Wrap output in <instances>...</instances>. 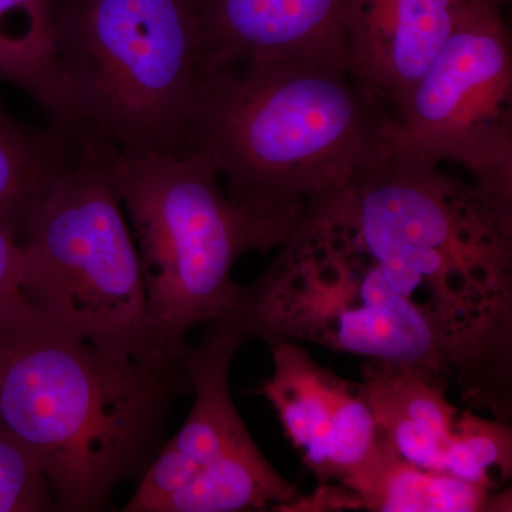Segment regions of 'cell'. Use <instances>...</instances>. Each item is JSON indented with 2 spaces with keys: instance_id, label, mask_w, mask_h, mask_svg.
Wrapping results in <instances>:
<instances>
[{
  "instance_id": "obj_19",
  "label": "cell",
  "mask_w": 512,
  "mask_h": 512,
  "mask_svg": "<svg viewBox=\"0 0 512 512\" xmlns=\"http://www.w3.org/2000/svg\"><path fill=\"white\" fill-rule=\"evenodd\" d=\"M200 468V464L168 441L141 474L136 493L123 511L165 512L171 500L194 480Z\"/></svg>"
},
{
  "instance_id": "obj_1",
  "label": "cell",
  "mask_w": 512,
  "mask_h": 512,
  "mask_svg": "<svg viewBox=\"0 0 512 512\" xmlns=\"http://www.w3.org/2000/svg\"><path fill=\"white\" fill-rule=\"evenodd\" d=\"M190 389L183 360L99 348L30 306L0 319V426L36 458L56 511L103 510L141 476Z\"/></svg>"
},
{
  "instance_id": "obj_5",
  "label": "cell",
  "mask_w": 512,
  "mask_h": 512,
  "mask_svg": "<svg viewBox=\"0 0 512 512\" xmlns=\"http://www.w3.org/2000/svg\"><path fill=\"white\" fill-rule=\"evenodd\" d=\"M121 207L103 138L82 131L73 163L47 187L20 241V293L40 319L99 348L180 360L151 340L140 256Z\"/></svg>"
},
{
  "instance_id": "obj_21",
  "label": "cell",
  "mask_w": 512,
  "mask_h": 512,
  "mask_svg": "<svg viewBox=\"0 0 512 512\" xmlns=\"http://www.w3.org/2000/svg\"><path fill=\"white\" fill-rule=\"evenodd\" d=\"M504 2H505V3H507V2H508V0H504Z\"/></svg>"
},
{
  "instance_id": "obj_20",
  "label": "cell",
  "mask_w": 512,
  "mask_h": 512,
  "mask_svg": "<svg viewBox=\"0 0 512 512\" xmlns=\"http://www.w3.org/2000/svg\"><path fill=\"white\" fill-rule=\"evenodd\" d=\"M20 271V242L0 225V319L15 315L29 306L20 293Z\"/></svg>"
},
{
  "instance_id": "obj_6",
  "label": "cell",
  "mask_w": 512,
  "mask_h": 512,
  "mask_svg": "<svg viewBox=\"0 0 512 512\" xmlns=\"http://www.w3.org/2000/svg\"><path fill=\"white\" fill-rule=\"evenodd\" d=\"M323 208L350 247L409 286L439 281L451 269L512 265V211L439 165L393 150Z\"/></svg>"
},
{
  "instance_id": "obj_12",
  "label": "cell",
  "mask_w": 512,
  "mask_h": 512,
  "mask_svg": "<svg viewBox=\"0 0 512 512\" xmlns=\"http://www.w3.org/2000/svg\"><path fill=\"white\" fill-rule=\"evenodd\" d=\"M247 340L234 320L224 316L205 323L200 342L185 349L183 365L195 400L170 443L201 467L229 454L258 450L228 384L232 359Z\"/></svg>"
},
{
  "instance_id": "obj_3",
  "label": "cell",
  "mask_w": 512,
  "mask_h": 512,
  "mask_svg": "<svg viewBox=\"0 0 512 512\" xmlns=\"http://www.w3.org/2000/svg\"><path fill=\"white\" fill-rule=\"evenodd\" d=\"M55 52L80 131L127 154H187L200 0H56Z\"/></svg>"
},
{
  "instance_id": "obj_2",
  "label": "cell",
  "mask_w": 512,
  "mask_h": 512,
  "mask_svg": "<svg viewBox=\"0 0 512 512\" xmlns=\"http://www.w3.org/2000/svg\"><path fill=\"white\" fill-rule=\"evenodd\" d=\"M390 117L348 70L235 64L202 74L188 153L214 165L235 207L289 239L389 154Z\"/></svg>"
},
{
  "instance_id": "obj_11",
  "label": "cell",
  "mask_w": 512,
  "mask_h": 512,
  "mask_svg": "<svg viewBox=\"0 0 512 512\" xmlns=\"http://www.w3.org/2000/svg\"><path fill=\"white\" fill-rule=\"evenodd\" d=\"M362 389L377 426L413 466L446 474L447 454L460 410L446 399L447 379L419 369L369 359Z\"/></svg>"
},
{
  "instance_id": "obj_18",
  "label": "cell",
  "mask_w": 512,
  "mask_h": 512,
  "mask_svg": "<svg viewBox=\"0 0 512 512\" xmlns=\"http://www.w3.org/2000/svg\"><path fill=\"white\" fill-rule=\"evenodd\" d=\"M56 511L52 488L36 458L0 426V512Z\"/></svg>"
},
{
  "instance_id": "obj_4",
  "label": "cell",
  "mask_w": 512,
  "mask_h": 512,
  "mask_svg": "<svg viewBox=\"0 0 512 512\" xmlns=\"http://www.w3.org/2000/svg\"><path fill=\"white\" fill-rule=\"evenodd\" d=\"M101 138L107 174L134 228L151 340L163 355L183 359L188 330L241 301L244 286L232 279L238 259L288 238L235 207L200 154H127Z\"/></svg>"
},
{
  "instance_id": "obj_10",
  "label": "cell",
  "mask_w": 512,
  "mask_h": 512,
  "mask_svg": "<svg viewBox=\"0 0 512 512\" xmlns=\"http://www.w3.org/2000/svg\"><path fill=\"white\" fill-rule=\"evenodd\" d=\"M461 0H349L348 72L396 116L440 55Z\"/></svg>"
},
{
  "instance_id": "obj_7",
  "label": "cell",
  "mask_w": 512,
  "mask_h": 512,
  "mask_svg": "<svg viewBox=\"0 0 512 512\" xmlns=\"http://www.w3.org/2000/svg\"><path fill=\"white\" fill-rule=\"evenodd\" d=\"M504 0H461L456 26L396 116L390 147L404 157L463 165L512 211V39Z\"/></svg>"
},
{
  "instance_id": "obj_14",
  "label": "cell",
  "mask_w": 512,
  "mask_h": 512,
  "mask_svg": "<svg viewBox=\"0 0 512 512\" xmlns=\"http://www.w3.org/2000/svg\"><path fill=\"white\" fill-rule=\"evenodd\" d=\"M56 0H0V80L23 90L52 126L77 131L55 52Z\"/></svg>"
},
{
  "instance_id": "obj_8",
  "label": "cell",
  "mask_w": 512,
  "mask_h": 512,
  "mask_svg": "<svg viewBox=\"0 0 512 512\" xmlns=\"http://www.w3.org/2000/svg\"><path fill=\"white\" fill-rule=\"evenodd\" d=\"M274 375L259 393L275 407L286 437L319 484L345 480L369 457L380 437L362 384L313 362L291 339L266 340Z\"/></svg>"
},
{
  "instance_id": "obj_13",
  "label": "cell",
  "mask_w": 512,
  "mask_h": 512,
  "mask_svg": "<svg viewBox=\"0 0 512 512\" xmlns=\"http://www.w3.org/2000/svg\"><path fill=\"white\" fill-rule=\"evenodd\" d=\"M372 512L511 511V491L494 494L481 485L413 466L380 431L369 457L340 481Z\"/></svg>"
},
{
  "instance_id": "obj_15",
  "label": "cell",
  "mask_w": 512,
  "mask_h": 512,
  "mask_svg": "<svg viewBox=\"0 0 512 512\" xmlns=\"http://www.w3.org/2000/svg\"><path fill=\"white\" fill-rule=\"evenodd\" d=\"M80 134L16 119L0 101V225L22 241L50 183L79 151Z\"/></svg>"
},
{
  "instance_id": "obj_9",
  "label": "cell",
  "mask_w": 512,
  "mask_h": 512,
  "mask_svg": "<svg viewBox=\"0 0 512 512\" xmlns=\"http://www.w3.org/2000/svg\"><path fill=\"white\" fill-rule=\"evenodd\" d=\"M349 0H200L201 74L242 63L348 70Z\"/></svg>"
},
{
  "instance_id": "obj_16",
  "label": "cell",
  "mask_w": 512,
  "mask_h": 512,
  "mask_svg": "<svg viewBox=\"0 0 512 512\" xmlns=\"http://www.w3.org/2000/svg\"><path fill=\"white\" fill-rule=\"evenodd\" d=\"M301 497L261 450H255L229 454L202 466L165 512H235L269 507L289 511Z\"/></svg>"
},
{
  "instance_id": "obj_17",
  "label": "cell",
  "mask_w": 512,
  "mask_h": 512,
  "mask_svg": "<svg viewBox=\"0 0 512 512\" xmlns=\"http://www.w3.org/2000/svg\"><path fill=\"white\" fill-rule=\"evenodd\" d=\"M512 473V433L500 420L460 412L447 454L446 474L494 491Z\"/></svg>"
}]
</instances>
